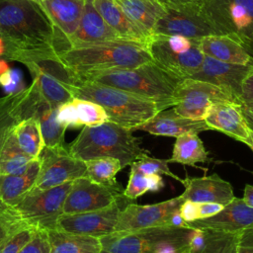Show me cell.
<instances>
[{
    "label": "cell",
    "mask_w": 253,
    "mask_h": 253,
    "mask_svg": "<svg viewBox=\"0 0 253 253\" xmlns=\"http://www.w3.org/2000/svg\"><path fill=\"white\" fill-rule=\"evenodd\" d=\"M0 37L5 49H58L57 35L40 1L0 0Z\"/></svg>",
    "instance_id": "1"
},
{
    "label": "cell",
    "mask_w": 253,
    "mask_h": 253,
    "mask_svg": "<svg viewBox=\"0 0 253 253\" xmlns=\"http://www.w3.org/2000/svg\"><path fill=\"white\" fill-rule=\"evenodd\" d=\"M80 81H89L125 90L150 99L165 109L172 107V96L181 78L167 72L153 61L135 67L115 68L79 75Z\"/></svg>",
    "instance_id": "2"
},
{
    "label": "cell",
    "mask_w": 253,
    "mask_h": 253,
    "mask_svg": "<svg viewBox=\"0 0 253 253\" xmlns=\"http://www.w3.org/2000/svg\"><path fill=\"white\" fill-rule=\"evenodd\" d=\"M58 53L78 75L115 68L135 67L153 61L146 43L124 39L74 45Z\"/></svg>",
    "instance_id": "3"
},
{
    "label": "cell",
    "mask_w": 253,
    "mask_h": 253,
    "mask_svg": "<svg viewBox=\"0 0 253 253\" xmlns=\"http://www.w3.org/2000/svg\"><path fill=\"white\" fill-rule=\"evenodd\" d=\"M132 131L110 121L95 126H85L67 149L71 156L82 161L114 157L125 168L130 166L145 151L140 147L139 140Z\"/></svg>",
    "instance_id": "4"
},
{
    "label": "cell",
    "mask_w": 253,
    "mask_h": 253,
    "mask_svg": "<svg viewBox=\"0 0 253 253\" xmlns=\"http://www.w3.org/2000/svg\"><path fill=\"white\" fill-rule=\"evenodd\" d=\"M74 98L101 105L110 122L135 129L158 112L165 110L159 103L133 93L89 81H80L72 88Z\"/></svg>",
    "instance_id": "5"
},
{
    "label": "cell",
    "mask_w": 253,
    "mask_h": 253,
    "mask_svg": "<svg viewBox=\"0 0 253 253\" xmlns=\"http://www.w3.org/2000/svg\"><path fill=\"white\" fill-rule=\"evenodd\" d=\"M192 229L156 226L99 237L100 253H188Z\"/></svg>",
    "instance_id": "6"
},
{
    "label": "cell",
    "mask_w": 253,
    "mask_h": 253,
    "mask_svg": "<svg viewBox=\"0 0 253 253\" xmlns=\"http://www.w3.org/2000/svg\"><path fill=\"white\" fill-rule=\"evenodd\" d=\"M200 39L183 36L152 35L146 46L154 63L181 78H190L201 66L205 54L200 48Z\"/></svg>",
    "instance_id": "7"
},
{
    "label": "cell",
    "mask_w": 253,
    "mask_h": 253,
    "mask_svg": "<svg viewBox=\"0 0 253 253\" xmlns=\"http://www.w3.org/2000/svg\"><path fill=\"white\" fill-rule=\"evenodd\" d=\"M202 9L220 35L253 45V0H206Z\"/></svg>",
    "instance_id": "8"
},
{
    "label": "cell",
    "mask_w": 253,
    "mask_h": 253,
    "mask_svg": "<svg viewBox=\"0 0 253 253\" xmlns=\"http://www.w3.org/2000/svg\"><path fill=\"white\" fill-rule=\"evenodd\" d=\"M219 101L240 103L235 95L224 88L202 80L184 78L174 90L172 108L182 117L204 120L211 104Z\"/></svg>",
    "instance_id": "9"
},
{
    "label": "cell",
    "mask_w": 253,
    "mask_h": 253,
    "mask_svg": "<svg viewBox=\"0 0 253 253\" xmlns=\"http://www.w3.org/2000/svg\"><path fill=\"white\" fill-rule=\"evenodd\" d=\"M164 7L165 13L156 23L153 35H177L189 39L220 35L204 14L202 4L165 3Z\"/></svg>",
    "instance_id": "10"
},
{
    "label": "cell",
    "mask_w": 253,
    "mask_h": 253,
    "mask_svg": "<svg viewBox=\"0 0 253 253\" xmlns=\"http://www.w3.org/2000/svg\"><path fill=\"white\" fill-rule=\"evenodd\" d=\"M71 185L72 181H68L46 190L33 186L15 206L38 229L55 228V220L62 213L63 203Z\"/></svg>",
    "instance_id": "11"
},
{
    "label": "cell",
    "mask_w": 253,
    "mask_h": 253,
    "mask_svg": "<svg viewBox=\"0 0 253 253\" xmlns=\"http://www.w3.org/2000/svg\"><path fill=\"white\" fill-rule=\"evenodd\" d=\"M39 158L41 167L34 185L39 190L53 188L86 175L85 161L71 156L63 145L44 146Z\"/></svg>",
    "instance_id": "12"
},
{
    "label": "cell",
    "mask_w": 253,
    "mask_h": 253,
    "mask_svg": "<svg viewBox=\"0 0 253 253\" xmlns=\"http://www.w3.org/2000/svg\"><path fill=\"white\" fill-rule=\"evenodd\" d=\"M123 198V192L98 184L86 176L80 177L72 181L63 203L62 213L72 214L105 209Z\"/></svg>",
    "instance_id": "13"
},
{
    "label": "cell",
    "mask_w": 253,
    "mask_h": 253,
    "mask_svg": "<svg viewBox=\"0 0 253 253\" xmlns=\"http://www.w3.org/2000/svg\"><path fill=\"white\" fill-rule=\"evenodd\" d=\"M184 202L181 195L152 205L128 204L121 210L115 231H130L148 227L168 226L171 215Z\"/></svg>",
    "instance_id": "14"
},
{
    "label": "cell",
    "mask_w": 253,
    "mask_h": 253,
    "mask_svg": "<svg viewBox=\"0 0 253 253\" xmlns=\"http://www.w3.org/2000/svg\"><path fill=\"white\" fill-rule=\"evenodd\" d=\"M123 208L120 202L97 211L65 214L55 220V228L72 234L101 237L115 231L119 213Z\"/></svg>",
    "instance_id": "15"
},
{
    "label": "cell",
    "mask_w": 253,
    "mask_h": 253,
    "mask_svg": "<svg viewBox=\"0 0 253 253\" xmlns=\"http://www.w3.org/2000/svg\"><path fill=\"white\" fill-rule=\"evenodd\" d=\"M186 228L211 229L225 233H240L253 227V208L249 207L243 199L233 198L215 214L189 221Z\"/></svg>",
    "instance_id": "16"
},
{
    "label": "cell",
    "mask_w": 253,
    "mask_h": 253,
    "mask_svg": "<svg viewBox=\"0 0 253 253\" xmlns=\"http://www.w3.org/2000/svg\"><path fill=\"white\" fill-rule=\"evenodd\" d=\"M204 121L210 129L220 131L246 145L251 140L253 130L249 126L239 103L214 102L210 107Z\"/></svg>",
    "instance_id": "17"
},
{
    "label": "cell",
    "mask_w": 253,
    "mask_h": 253,
    "mask_svg": "<svg viewBox=\"0 0 253 253\" xmlns=\"http://www.w3.org/2000/svg\"><path fill=\"white\" fill-rule=\"evenodd\" d=\"M252 65L228 63L205 55L201 66L190 78L206 81L224 88L240 100L242 83L251 70Z\"/></svg>",
    "instance_id": "18"
},
{
    "label": "cell",
    "mask_w": 253,
    "mask_h": 253,
    "mask_svg": "<svg viewBox=\"0 0 253 253\" xmlns=\"http://www.w3.org/2000/svg\"><path fill=\"white\" fill-rule=\"evenodd\" d=\"M40 2L55 27L58 52L67 49L68 39L79 26L85 0H42Z\"/></svg>",
    "instance_id": "19"
},
{
    "label": "cell",
    "mask_w": 253,
    "mask_h": 253,
    "mask_svg": "<svg viewBox=\"0 0 253 253\" xmlns=\"http://www.w3.org/2000/svg\"><path fill=\"white\" fill-rule=\"evenodd\" d=\"M209 129L204 120L182 117L172 108L158 112L148 121L135 127L134 130H143L154 135L178 137L186 133L199 134Z\"/></svg>",
    "instance_id": "20"
},
{
    "label": "cell",
    "mask_w": 253,
    "mask_h": 253,
    "mask_svg": "<svg viewBox=\"0 0 253 253\" xmlns=\"http://www.w3.org/2000/svg\"><path fill=\"white\" fill-rule=\"evenodd\" d=\"M185 190L181 197L184 201L195 203H217L226 205L233 198V189L229 182L217 174L185 179Z\"/></svg>",
    "instance_id": "21"
},
{
    "label": "cell",
    "mask_w": 253,
    "mask_h": 253,
    "mask_svg": "<svg viewBox=\"0 0 253 253\" xmlns=\"http://www.w3.org/2000/svg\"><path fill=\"white\" fill-rule=\"evenodd\" d=\"M199 43L205 55L217 60L242 65L253 64V52L246 44L231 36H208L200 39Z\"/></svg>",
    "instance_id": "22"
},
{
    "label": "cell",
    "mask_w": 253,
    "mask_h": 253,
    "mask_svg": "<svg viewBox=\"0 0 253 253\" xmlns=\"http://www.w3.org/2000/svg\"><path fill=\"white\" fill-rule=\"evenodd\" d=\"M117 39L121 38L97 12L92 0H85L79 26L75 33L68 39L69 47Z\"/></svg>",
    "instance_id": "23"
},
{
    "label": "cell",
    "mask_w": 253,
    "mask_h": 253,
    "mask_svg": "<svg viewBox=\"0 0 253 253\" xmlns=\"http://www.w3.org/2000/svg\"><path fill=\"white\" fill-rule=\"evenodd\" d=\"M93 5L105 22L124 40L146 43L151 35L134 24L115 0H92Z\"/></svg>",
    "instance_id": "24"
},
{
    "label": "cell",
    "mask_w": 253,
    "mask_h": 253,
    "mask_svg": "<svg viewBox=\"0 0 253 253\" xmlns=\"http://www.w3.org/2000/svg\"><path fill=\"white\" fill-rule=\"evenodd\" d=\"M40 158H33L24 173L18 175H0V200L17 205L25 194L35 185L40 171Z\"/></svg>",
    "instance_id": "25"
},
{
    "label": "cell",
    "mask_w": 253,
    "mask_h": 253,
    "mask_svg": "<svg viewBox=\"0 0 253 253\" xmlns=\"http://www.w3.org/2000/svg\"><path fill=\"white\" fill-rule=\"evenodd\" d=\"M125 14L149 35L158 20L164 15L165 7L160 0H115Z\"/></svg>",
    "instance_id": "26"
},
{
    "label": "cell",
    "mask_w": 253,
    "mask_h": 253,
    "mask_svg": "<svg viewBox=\"0 0 253 253\" xmlns=\"http://www.w3.org/2000/svg\"><path fill=\"white\" fill-rule=\"evenodd\" d=\"M46 231L50 253H100L99 237L72 234L56 228Z\"/></svg>",
    "instance_id": "27"
},
{
    "label": "cell",
    "mask_w": 253,
    "mask_h": 253,
    "mask_svg": "<svg viewBox=\"0 0 253 253\" xmlns=\"http://www.w3.org/2000/svg\"><path fill=\"white\" fill-rule=\"evenodd\" d=\"M33 158L19 146L13 127L0 138V175H18L25 172Z\"/></svg>",
    "instance_id": "28"
},
{
    "label": "cell",
    "mask_w": 253,
    "mask_h": 253,
    "mask_svg": "<svg viewBox=\"0 0 253 253\" xmlns=\"http://www.w3.org/2000/svg\"><path fill=\"white\" fill-rule=\"evenodd\" d=\"M209 160V152L197 133H186L176 137L169 163H180L194 166Z\"/></svg>",
    "instance_id": "29"
},
{
    "label": "cell",
    "mask_w": 253,
    "mask_h": 253,
    "mask_svg": "<svg viewBox=\"0 0 253 253\" xmlns=\"http://www.w3.org/2000/svg\"><path fill=\"white\" fill-rule=\"evenodd\" d=\"M86 177L112 190L124 192L116 180L117 173L123 168L121 162L114 157H98L85 161Z\"/></svg>",
    "instance_id": "30"
},
{
    "label": "cell",
    "mask_w": 253,
    "mask_h": 253,
    "mask_svg": "<svg viewBox=\"0 0 253 253\" xmlns=\"http://www.w3.org/2000/svg\"><path fill=\"white\" fill-rule=\"evenodd\" d=\"M13 131L21 149L30 157L38 158L44 147L39 121L23 120L13 126Z\"/></svg>",
    "instance_id": "31"
},
{
    "label": "cell",
    "mask_w": 253,
    "mask_h": 253,
    "mask_svg": "<svg viewBox=\"0 0 253 253\" xmlns=\"http://www.w3.org/2000/svg\"><path fill=\"white\" fill-rule=\"evenodd\" d=\"M26 229L39 230L32 221L20 212L15 205L0 200V237L9 239Z\"/></svg>",
    "instance_id": "32"
},
{
    "label": "cell",
    "mask_w": 253,
    "mask_h": 253,
    "mask_svg": "<svg viewBox=\"0 0 253 253\" xmlns=\"http://www.w3.org/2000/svg\"><path fill=\"white\" fill-rule=\"evenodd\" d=\"M32 76L33 80L37 83L41 95L52 108H58L61 104L69 102L74 98L71 89L58 80L41 73H36Z\"/></svg>",
    "instance_id": "33"
},
{
    "label": "cell",
    "mask_w": 253,
    "mask_h": 253,
    "mask_svg": "<svg viewBox=\"0 0 253 253\" xmlns=\"http://www.w3.org/2000/svg\"><path fill=\"white\" fill-rule=\"evenodd\" d=\"M56 114L57 108L48 106L38 118L44 146L46 147H57L63 145L66 127L57 121Z\"/></svg>",
    "instance_id": "34"
},
{
    "label": "cell",
    "mask_w": 253,
    "mask_h": 253,
    "mask_svg": "<svg viewBox=\"0 0 253 253\" xmlns=\"http://www.w3.org/2000/svg\"><path fill=\"white\" fill-rule=\"evenodd\" d=\"M26 93V88L18 93L0 98V138L10 128L23 121L21 104Z\"/></svg>",
    "instance_id": "35"
},
{
    "label": "cell",
    "mask_w": 253,
    "mask_h": 253,
    "mask_svg": "<svg viewBox=\"0 0 253 253\" xmlns=\"http://www.w3.org/2000/svg\"><path fill=\"white\" fill-rule=\"evenodd\" d=\"M72 103L77 110L78 118L82 126H95L109 121L105 109L95 102L73 98Z\"/></svg>",
    "instance_id": "36"
},
{
    "label": "cell",
    "mask_w": 253,
    "mask_h": 253,
    "mask_svg": "<svg viewBox=\"0 0 253 253\" xmlns=\"http://www.w3.org/2000/svg\"><path fill=\"white\" fill-rule=\"evenodd\" d=\"M240 233H225L209 229L208 244L202 253H236Z\"/></svg>",
    "instance_id": "37"
},
{
    "label": "cell",
    "mask_w": 253,
    "mask_h": 253,
    "mask_svg": "<svg viewBox=\"0 0 253 253\" xmlns=\"http://www.w3.org/2000/svg\"><path fill=\"white\" fill-rule=\"evenodd\" d=\"M147 151L141 153L137 159L132 163L135 167H137L144 174H159V175H167L184 185L185 179H181L179 176L174 174L170 168L168 167V159H159L154 158L146 154Z\"/></svg>",
    "instance_id": "38"
},
{
    "label": "cell",
    "mask_w": 253,
    "mask_h": 253,
    "mask_svg": "<svg viewBox=\"0 0 253 253\" xmlns=\"http://www.w3.org/2000/svg\"><path fill=\"white\" fill-rule=\"evenodd\" d=\"M148 191H150V175L144 174L131 164L128 182L123 192L124 197L129 200H135Z\"/></svg>",
    "instance_id": "39"
},
{
    "label": "cell",
    "mask_w": 253,
    "mask_h": 253,
    "mask_svg": "<svg viewBox=\"0 0 253 253\" xmlns=\"http://www.w3.org/2000/svg\"><path fill=\"white\" fill-rule=\"evenodd\" d=\"M19 253H50V244L47 231L36 230L31 240L19 251Z\"/></svg>",
    "instance_id": "40"
},
{
    "label": "cell",
    "mask_w": 253,
    "mask_h": 253,
    "mask_svg": "<svg viewBox=\"0 0 253 253\" xmlns=\"http://www.w3.org/2000/svg\"><path fill=\"white\" fill-rule=\"evenodd\" d=\"M56 118H57V121L66 128L67 127L78 128L82 126L78 118L77 110L74 104L72 103V100L58 106Z\"/></svg>",
    "instance_id": "41"
},
{
    "label": "cell",
    "mask_w": 253,
    "mask_h": 253,
    "mask_svg": "<svg viewBox=\"0 0 253 253\" xmlns=\"http://www.w3.org/2000/svg\"><path fill=\"white\" fill-rule=\"evenodd\" d=\"M0 86L7 95L24 90L25 88L21 71L18 69H9L8 71L0 74Z\"/></svg>",
    "instance_id": "42"
},
{
    "label": "cell",
    "mask_w": 253,
    "mask_h": 253,
    "mask_svg": "<svg viewBox=\"0 0 253 253\" xmlns=\"http://www.w3.org/2000/svg\"><path fill=\"white\" fill-rule=\"evenodd\" d=\"M35 231L36 230L26 229L15 234L5 243L1 253H19V251L31 240Z\"/></svg>",
    "instance_id": "43"
},
{
    "label": "cell",
    "mask_w": 253,
    "mask_h": 253,
    "mask_svg": "<svg viewBox=\"0 0 253 253\" xmlns=\"http://www.w3.org/2000/svg\"><path fill=\"white\" fill-rule=\"evenodd\" d=\"M208 240L209 229L193 228L189 238L188 253H202L208 244Z\"/></svg>",
    "instance_id": "44"
},
{
    "label": "cell",
    "mask_w": 253,
    "mask_h": 253,
    "mask_svg": "<svg viewBox=\"0 0 253 253\" xmlns=\"http://www.w3.org/2000/svg\"><path fill=\"white\" fill-rule=\"evenodd\" d=\"M236 253H253V227L240 233Z\"/></svg>",
    "instance_id": "45"
},
{
    "label": "cell",
    "mask_w": 253,
    "mask_h": 253,
    "mask_svg": "<svg viewBox=\"0 0 253 253\" xmlns=\"http://www.w3.org/2000/svg\"><path fill=\"white\" fill-rule=\"evenodd\" d=\"M179 212L186 222L198 219V203L184 201L180 207Z\"/></svg>",
    "instance_id": "46"
},
{
    "label": "cell",
    "mask_w": 253,
    "mask_h": 253,
    "mask_svg": "<svg viewBox=\"0 0 253 253\" xmlns=\"http://www.w3.org/2000/svg\"><path fill=\"white\" fill-rule=\"evenodd\" d=\"M240 101L253 102V65L242 83Z\"/></svg>",
    "instance_id": "47"
},
{
    "label": "cell",
    "mask_w": 253,
    "mask_h": 253,
    "mask_svg": "<svg viewBox=\"0 0 253 253\" xmlns=\"http://www.w3.org/2000/svg\"><path fill=\"white\" fill-rule=\"evenodd\" d=\"M223 205L217 203H198V219L211 216L217 213Z\"/></svg>",
    "instance_id": "48"
},
{
    "label": "cell",
    "mask_w": 253,
    "mask_h": 253,
    "mask_svg": "<svg viewBox=\"0 0 253 253\" xmlns=\"http://www.w3.org/2000/svg\"><path fill=\"white\" fill-rule=\"evenodd\" d=\"M239 105L249 126L253 130V102H240Z\"/></svg>",
    "instance_id": "49"
},
{
    "label": "cell",
    "mask_w": 253,
    "mask_h": 253,
    "mask_svg": "<svg viewBox=\"0 0 253 253\" xmlns=\"http://www.w3.org/2000/svg\"><path fill=\"white\" fill-rule=\"evenodd\" d=\"M243 201L251 208H253V186L252 185H246L244 188V195H243Z\"/></svg>",
    "instance_id": "50"
},
{
    "label": "cell",
    "mask_w": 253,
    "mask_h": 253,
    "mask_svg": "<svg viewBox=\"0 0 253 253\" xmlns=\"http://www.w3.org/2000/svg\"><path fill=\"white\" fill-rule=\"evenodd\" d=\"M162 3L170 4H203L206 0H160Z\"/></svg>",
    "instance_id": "51"
},
{
    "label": "cell",
    "mask_w": 253,
    "mask_h": 253,
    "mask_svg": "<svg viewBox=\"0 0 253 253\" xmlns=\"http://www.w3.org/2000/svg\"><path fill=\"white\" fill-rule=\"evenodd\" d=\"M9 68V64L5 59H0V74L8 71Z\"/></svg>",
    "instance_id": "52"
},
{
    "label": "cell",
    "mask_w": 253,
    "mask_h": 253,
    "mask_svg": "<svg viewBox=\"0 0 253 253\" xmlns=\"http://www.w3.org/2000/svg\"><path fill=\"white\" fill-rule=\"evenodd\" d=\"M4 52H5V42L3 39L0 37V56L3 55Z\"/></svg>",
    "instance_id": "53"
},
{
    "label": "cell",
    "mask_w": 253,
    "mask_h": 253,
    "mask_svg": "<svg viewBox=\"0 0 253 253\" xmlns=\"http://www.w3.org/2000/svg\"><path fill=\"white\" fill-rule=\"evenodd\" d=\"M8 241V239L7 238H5V237H1L0 238V253H1V251H2V249H3V247H4V245H5V243Z\"/></svg>",
    "instance_id": "54"
},
{
    "label": "cell",
    "mask_w": 253,
    "mask_h": 253,
    "mask_svg": "<svg viewBox=\"0 0 253 253\" xmlns=\"http://www.w3.org/2000/svg\"><path fill=\"white\" fill-rule=\"evenodd\" d=\"M248 146H249V148L253 151V134H252V137H251V140H250V142L247 144Z\"/></svg>",
    "instance_id": "55"
},
{
    "label": "cell",
    "mask_w": 253,
    "mask_h": 253,
    "mask_svg": "<svg viewBox=\"0 0 253 253\" xmlns=\"http://www.w3.org/2000/svg\"><path fill=\"white\" fill-rule=\"evenodd\" d=\"M249 49H250V50L253 52V45H252V46H250V47H249Z\"/></svg>",
    "instance_id": "56"
},
{
    "label": "cell",
    "mask_w": 253,
    "mask_h": 253,
    "mask_svg": "<svg viewBox=\"0 0 253 253\" xmlns=\"http://www.w3.org/2000/svg\"><path fill=\"white\" fill-rule=\"evenodd\" d=\"M34 1H42V0H34Z\"/></svg>",
    "instance_id": "57"
},
{
    "label": "cell",
    "mask_w": 253,
    "mask_h": 253,
    "mask_svg": "<svg viewBox=\"0 0 253 253\" xmlns=\"http://www.w3.org/2000/svg\"><path fill=\"white\" fill-rule=\"evenodd\" d=\"M0 238H1V237H0Z\"/></svg>",
    "instance_id": "58"
}]
</instances>
